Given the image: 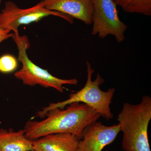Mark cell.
<instances>
[{"label":"cell","mask_w":151,"mask_h":151,"mask_svg":"<svg viewBox=\"0 0 151 151\" xmlns=\"http://www.w3.org/2000/svg\"><path fill=\"white\" fill-rule=\"evenodd\" d=\"M101 116L86 104L75 102L63 109L50 110L42 121L29 120L24 129L27 137L32 141L57 133L73 134L81 139L84 129Z\"/></svg>","instance_id":"cell-1"},{"label":"cell","mask_w":151,"mask_h":151,"mask_svg":"<svg viewBox=\"0 0 151 151\" xmlns=\"http://www.w3.org/2000/svg\"><path fill=\"white\" fill-rule=\"evenodd\" d=\"M151 119V98L145 95L136 105L125 103L118 115L123 134L122 147L125 151H151L148 127Z\"/></svg>","instance_id":"cell-2"},{"label":"cell","mask_w":151,"mask_h":151,"mask_svg":"<svg viewBox=\"0 0 151 151\" xmlns=\"http://www.w3.org/2000/svg\"><path fill=\"white\" fill-rule=\"evenodd\" d=\"M86 65L87 80L84 87L78 92L70 94L67 100L52 103L48 106L44 107L41 111L36 113V116L43 118L50 110L57 108L63 109L71 103L78 102L86 104L108 121L113 119V116L111 112L110 105L116 91L115 88H110L107 91L101 90L100 86L105 80L98 73L96 79L92 81V75L95 70L88 61H86Z\"/></svg>","instance_id":"cell-3"},{"label":"cell","mask_w":151,"mask_h":151,"mask_svg":"<svg viewBox=\"0 0 151 151\" xmlns=\"http://www.w3.org/2000/svg\"><path fill=\"white\" fill-rule=\"evenodd\" d=\"M12 38L18 49V61L22 64L21 69L15 73L14 76L22 81L23 84L30 86L39 85L45 88H52L60 93L63 92V86L65 84H78L76 78L64 79L57 78L34 63L27 54V50L29 47L27 37H21L14 34Z\"/></svg>","instance_id":"cell-4"},{"label":"cell","mask_w":151,"mask_h":151,"mask_svg":"<svg viewBox=\"0 0 151 151\" xmlns=\"http://www.w3.org/2000/svg\"><path fill=\"white\" fill-rule=\"evenodd\" d=\"M49 16L59 17L70 24L73 22V18L45 8L42 1L27 9L20 8L14 2L8 1L6 2L4 8L0 13V27L13 31L15 35H19L18 28L20 26L39 22Z\"/></svg>","instance_id":"cell-5"},{"label":"cell","mask_w":151,"mask_h":151,"mask_svg":"<svg viewBox=\"0 0 151 151\" xmlns=\"http://www.w3.org/2000/svg\"><path fill=\"white\" fill-rule=\"evenodd\" d=\"M92 1V35H98L102 39L109 35H113L117 42H123L128 27L119 18L117 6L113 0Z\"/></svg>","instance_id":"cell-6"},{"label":"cell","mask_w":151,"mask_h":151,"mask_svg":"<svg viewBox=\"0 0 151 151\" xmlns=\"http://www.w3.org/2000/svg\"><path fill=\"white\" fill-rule=\"evenodd\" d=\"M121 132L119 124L106 126L94 122L83 130L77 151H102L113 142Z\"/></svg>","instance_id":"cell-7"},{"label":"cell","mask_w":151,"mask_h":151,"mask_svg":"<svg viewBox=\"0 0 151 151\" xmlns=\"http://www.w3.org/2000/svg\"><path fill=\"white\" fill-rule=\"evenodd\" d=\"M45 8L59 12L86 25L92 24V0H41Z\"/></svg>","instance_id":"cell-8"},{"label":"cell","mask_w":151,"mask_h":151,"mask_svg":"<svg viewBox=\"0 0 151 151\" xmlns=\"http://www.w3.org/2000/svg\"><path fill=\"white\" fill-rule=\"evenodd\" d=\"M80 140L69 133L50 134L32 141L33 151H77Z\"/></svg>","instance_id":"cell-9"},{"label":"cell","mask_w":151,"mask_h":151,"mask_svg":"<svg viewBox=\"0 0 151 151\" xmlns=\"http://www.w3.org/2000/svg\"><path fill=\"white\" fill-rule=\"evenodd\" d=\"M0 151H33L32 141L27 137L24 129H1Z\"/></svg>","instance_id":"cell-10"},{"label":"cell","mask_w":151,"mask_h":151,"mask_svg":"<svg viewBox=\"0 0 151 151\" xmlns=\"http://www.w3.org/2000/svg\"><path fill=\"white\" fill-rule=\"evenodd\" d=\"M116 5L129 13L151 15V0H113Z\"/></svg>","instance_id":"cell-11"},{"label":"cell","mask_w":151,"mask_h":151,"mask_svg":"<svg viewBox=\"0 0 151 151\" xmlns=\"http://www.w3.org/2000/svg\"><path fill=\"white\" fill-rule=\"evenodd\" d=\"M18 66L17 60L12 55H4L0 57V72L1 73H12L16 70Z\"/></svg>","instance_id":"cell-12"},{"label":"cell","mask_w":151,"mask_h":151,"mask_svg":"<svg viewBox=\"0 0 151 151\" xmlns=\"http://www.w3.org/2000/svg\"><path fill=\"white\" fill-rule=\"evenodd\" d=\"M13 33H11V31L4 29L0 27V43L3 41L6 40L10 37H12L14 35Z\"/></svg>","instance_id":"cell-13"},{"label":"cell","mask_w":151,"mask_h":151,"mask_svg":"<svg viewBox=\"0 0 151 151\" xmlns=\"http://www.w3.org/2000/svg\"><path fill=\"white\" fill-rule=\"evenodd\" d=\"M1 0H0V2H1Z\"/></svg>","instance_id":"cell-14"}]
</instances>
